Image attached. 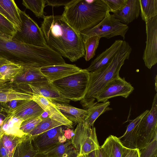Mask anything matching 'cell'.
Returning <instances> with one entry per match:
<instances>
[{"mask_svg": "<svg viewBox=\"0 0 157 157\" xmlns=\"http://www.w3.org/2000/svg\"><path fill=\"white\" fill-rule=\"evenodd\" d=\"M74 131L70 128L64 130L63 135L67 140H71L74 135Z\"/></svg>", "mask_w": 157, "mask_h": 157, "instance_id": "obj_41", "label": "cell"}, {"mask_svg": "<svg viewBox=\"0 0 157 157\" xmlns=\"http://www.w3.org/2000/svg\"><path fill=\"white\" fill-rule=\"evenodd\" d=\"M140 16L145 23L157 16V0H139Z\"/></svg>", "mask_w": 157, "mask_h": 157, "instance_id": "obj_29", "label": "cell"}, {"mask_svg": "<svg viewBox=\"0 0 157 157\" xmlns=\"http://www.w3.org/2000/svg\"><path fill=\"white\" fill-rule=\"evenodd\" d=\"M62 125H63L61 123L48 116L43 118L28 136L31 138L51 129Z\"/></svg>", "mask_w": 157, "mask_h": 157, "instance_id": "obj_31", "label": "cell"}, {"mask_svg": "<svg viewBox=\"0 0 157 157\" xmlns=\"http://www.w3.org/2000/svg\"><path fill=\"white\" fill-rule=\"evenodd\" d=\"M26 136L20 137L4 134H0V138L2 144L9 157H12L17 144Z\"/></svg>", "mask_w": 157, "mask_h": 157, "instance_id": "obj_32", "label": "cell"}, {"mask_svg": "<svg viewBox=\"0 0 157 157\" xmlns=\"http://www.w3.org/2000/svg\"><path fill=\"white\" fill-rule=\"evenodd\" d=\"M129 27L116 18L113 14L109 13L104 19L97 25L81 32L83 40L92 36L109 39L120 36L123 39L128 30Z\"/></svg>", "mask_w": 157, "mask_h": 157, "instance_id": "obj_6", "label": "cell"}, {"mask_svg": "<svg viewBox=\"0 0 157 157\" xmlns=\"http://www.w3.org/2000/svg\"><path fill=\"white\" fill-rule=\"evenodd\" d=\"M0 157H9L0 138Z\"/></svg>", "mask_w": 157, "mask_h": 157, "instance_id": "obj_43", "label": "cell"}, {"mask_svg": "<svg viewBox=\"0 0 157 157\" xmlns=\"http://www.w3.org/2000/svg\"><path fill=\"white\" fill-rule=\"evenodd\" d=\"M32 97L30 94L8 87L0 90V103H5L14 100H26L32 99Z\"/></svg>", "mask_w": 157, "mask_h": 157, "instance_id": "obj_28", "label": "cell"}, {"mask_svg": "<svg viewBox=\"0 0 157 157\" xmlns=\"http://www.w3.org/2000/svg\"><path fill=\"white\" fill-rule=\"evenodd\" d=\"M17 30L14 24L0 13V32L12 38Z\"/></svg>", "mask_w": 157, "mask_h": 157, "instance_id": "obj_35", "label": "cell"}, {"mask_svg": "<svg viewBox=\"0 0 157 157\" xmlns=\"http://www.w3.org/2000/svg\"><path fill=\"white\" fill-rule=\"evenodd\" d=\"M21 68V65L10 63L0 66V80L11 81L17 76Z\"/></svg>", "mask_w": 157, "mask_h": 157, "instance_id": "obj_30", "label": "cell"}, {"mask_svg": "<svg viewBox=\"0 0 157 157\" xmlns=\"http://www.w3.org/2000/svg\"><path fill=\"white\" fill-rule=\"evenodd\" d=\"M10 63H12L6 60H5L2 58H0V66L2 65L3 64H5Z\"/></svg>", "mask_w": 157, "mask_h": 157, "instance_id": "obj_47", "label": "cell"}, {"mask_svg": "<svg viewBox=\"0 0 157 157\" xmlns=\"http://www.w3.org/2000/svg\"><path fill=\"white\" fill-rule=\"evenodd\" d=\"M132 50L128 43L123 41L121 48L110 63L94 72L89 73L88 87L82 100H95L97 95L108 83L119 76L121 68L125 60L129 59Z\"/></svg>", "mask_w": 157, "mask_h": 157, "instance_id": "obj_4", "label": "cell"}, {"mask_svg": "<svg viewBox=\"0 0 157 157\" xmlns=\"http://www.w3.org/2000/svg\"><path fill=\"white\" fill-rule=\"evenodd\" d=\"M5 111L4 110L3 111L0 112V127L1 126L3 121L7 116V114H5L3 113Z\"/></svg>", "mask_w": 157, "mask_h": 157, "instance_id": "obj_45", "label": "cell"}, {"mask_svg": "<svg viewBox=\"0 0 157 157\" xmlns=\"http://www.w3.org/2000/svg\"><path fill=\"white\" fill-rule=\"evenodd\" d=\"M38 154L31 138L27 135L17 144L12 157H36Z\"/></svg>", "mask_w": 157, "mask_h": 157, "instance_id": "obj_27", "label": "cell"}, {"mask_svg": "<svg viewBox=\"0 0 157 157\" xmlns=\"http://www.w3.org/2000/svg\"><path fill=\"white\" fill-rule=\"evenodd\" d=\"M40 68L27 64H21L20 72L11 83L24 85L29 88L28 86L29 84L49 81L41 72Z\"/></svg>", "mask_w": 157, "mask_h": 157, "instance_id": "obj_14", "label": "cell"}, {"mask_svg": "<svg viewBox=\"0 0 157 157\" xmlns=\"http://www.w3.org/2000/svg\"><path fill=\"white\" fill-rule=\"evenodd\" d=\"M21 26L12 39L27 44L39 47L48 45L42 32L36 22L21 10Z\"/></svg>", "mask_w": 157, "mask_h": 157, "instance_id": "obj_7", "label": "cell"}, {"mask_svg": "<svg viewBox=\"0 0 157 157\" xmlns=\"http://www.w3.org/2000/svg\"><path fill=\"white\" fill-rule=\"evenodd\" d=\"M157 141L156 136L148 145L139 150L140 157H153L157 155Z\"/></svg>", "mask_w": 157, "mask_h": 157, "instance_id": "obj_37", "label": "cell"}, {"mask_svg": "<svg viewBox=\"0 0 157 157\" xmlns=\"http://www.w3.org/2000/svg\"><path fill=\"white\" fill-rule=\"evenodd\" d=\"M71 0H46L47 5L54 7H59L62 6H65Z\"/></svg>", "mask_w": 157, "mask_h": 157, "instance_id": "obj_40", "label": "cell"}, {"mask_svg": "<svg viewBox=\"0 0 157 157\" xmlns=\"http://www.w3.org/2000/svg\"><path fill=\"white\" fill-rule=\"evenodd\" d=\"M81 70L75 65L66 63L40 68L41 72L51 82L77 73Z\"/></svg>", "mask_w": 157, "mask_h": 157, "instance_id": "obj_16", "label": "cell"}, {"mask_svg": "<svg viewBox=\"0 0 157 157\" xmlns=\"http://www.w3.org/2000/svg\"><path fill=\"white\" fill-rule=\"evenodd\" d=\"M4 110L3 108L2 107L0 106V112L3 111Z\"/></svg>", "mask_w": 157, "mask_h": 157, "instance_id": "obj_50", "label": "cell"}, {"mask_svg": "<svg viewBox=\"0 0 157 157\" xmlns=\"http://www.w3.org/2000/svg\"><path fill=\"white\" fill-rule=\"evenodd\" d=\"M11 83V81L0 80V90L7 87L8 84Z\"/></svg>", "mask_w": 157, "mask_h": 157, "instance_id": "obj_44", "label": "cell"}, {"mask_svg": "<svg viewBox=\"0 0 157 157\" xmlns=\"http://www.w3.org/2000/svg\"><path fill=\"white\" fill-rule=\"evenodd\" d=\"M32 99L46 112L51 118L59 122L69 128H72L73 122L64 117L51 101L40 95L33 94Z\"/></svg>", "mask_w": 157, "mask_h": 157, "instance_id": "obj_17", "label": "cell"}, {"mask_svg": "<svg viewBox=\"0 0 157 157\" xmlns=\"http://www.w3.org/2000/svg\"><path fill=\"white\" fill-rule=\"evenodd\" d=\"M71 139L72 145L78 155H86L98 149L100 146L95 128L89 127L83 122L78 124Z\"/></svg>", "mask_w": 157, "mask_h": 157, "instance_id": "obj_8", "label": "cell"}, {"mask_svg": "<svg viewBox=\"0 0 157 157\" xmlns=\"http://www.w3.org/2000/svg\"><path fill=\"white\" fill-rule=\"evenodd\" d=\"M149 110H147L133 120L130 121L124 134L118 137L123 145L130 149H136L139 125L143 117Z\"/></svg>", "mask_w": 157, "mask_h": 157, "instance_id": "obj_19", "label": "cell"}, {"mask_svg": "<svg viewBox=\"0 0 157 157\" xmlns=\"http://www.w3.org/2000/svg\"><path fill=\"white\" fill-rule=\"evenodd\" d=\"M36 157H47V156L44 154L38 153Z\"/></svg>", "mask_w": 157, "mask_h": 157, "instance_id": "obj_48", "label": "cell"}, {"mask_svg": "<svg viewBox=\"0 0 157 157\" xmlns=\"http://www.w3.org/2000/svg\"><path fill=\"white\" fill-rule=\"evenodd\" d=\"M124 147L118 137L111 135L100 147L108 157H121Z\"/></svg>", "mask_w": 157, "mask_h": 157, "instance_id": "obj_26", "label": "cell"}, {"mask_svg": "<svg viewBox=\"0 0 157 157\" xmlns=\"http://www.w3.org/2000/svg\"><path fill=\"white\" fill-rule=\"evenodd\" d=\"M41 153L47 157H76L78 155L71 140Z\"/></svg>", "mask_w": 157, "mask_h": 157, "instance_id": "obj_25", "label": "cell"}, {"mask_svg": "<svg viewBox=\"0 0 157 157\" xmlns=\"http://www.w3.org/2000/svg\"><path fill=\"white\" fill-rule=\"evenodd\" d=\"M21 10L13 0H0V13L20 29L21 26Z\"/></svg>", "mask_w": 157, "mask_h": 157, "instance_id": "obj_21", "label": "cell"}, {"mask_svg": "<svg viewBox=\"0 0 157 157\" xmlns=\"http://www.w3.org/2000/svg\"><path fill=\"white\" fill-rule=\"evenodd\" d=\"M156 82H157V77L156 75V76L155 78V90L156 91H157V86H156Z\"/></svg>", "mask_w": 157, "mask_h": 157, "instance_id": "obj_49", "label": "cell"}, {"mask_svg": "<svg viewBox=\"0 0 157 157\" xmlns=\"http://www.w3.org/2000/svg\"><path fill=\"white\" fill-rule=\"evenodd\" d=\"M157 94L151 109L143 117L139 125L136 142V148L145 147L157 136Z\"/></svg>", "mask_w": 157, "mask_h": 157, "instance_id": "obj_9", "label": "cell"}, {"mask_svg": "<svg viewBox=\"0 0 157 157\" xmlns=\"http://www.w3.org/2000/svg\"><path fill=\"white\" fill-rule=\"evenodd\" d=\"M109 8V12L113 13L121 10L125 6L128 0H103Z\"/></svg>", "mask_w": 157, "mask_h": 157, "instance_id": "obj_38", "label": "cell"}, {"mask_svg": "<svg viewBox=\"0 0 157 157\" xmlns=\"http://www.w3.org/2000/svg\"><path fill=\"white\" fill-rule=\"evenodd\" d=\"M123 41L116 40L112 45L105 51L97 56L90 66L85 69L89 73L94 72L110 63L121 48Z\"/></svg>", "mask_w": 157, "mask_h": 157, "instance_id": "obj_18", "label": "cell"}, {"mask_svg": "<svg viewBox=\"0 0 157 157\" xmlns=\"http://www.w3.org/2000/svg\"><path fill=\"white\" fill-rule=\"evenodd\" d=\"M146 23V45L143 59L149 69L157 63V16Z\"/></svg>", "mask_w": 157, "mask_h": 157, "instance_id": "obj_10", "label": "cell"}, {"mask_svg": "<svg viewBox=\"0 0 157 157\" xmlns=\"http://www.w3.org/2000/svg\"><path fill=\"white\" fill-rule=\"evenodd\" d=\"M22 4L32 11L36 17L44 18L45 16L44 10L45 6L46 0H23Z\"/></svg>", "mask_w": 157, "mask_h": 157, "instance_id": "obj_33", "label": "cell"}, {"mask_svg": "<svg viewBox=\"0 0 157 157\" xmlns=\"http://www.w3.org/2000/svg\"><path fill=\"white\" fill-rule=\"evenodd\" d=\"M153 157H157V155Z\"/></svg>", "mask_w": 157, "mask_h": 157, "instance_id": "obj_52", "label": "cell"}, {"mask_svg": "<svg viewBox=\"0 0 157 157\" xmlns=\"http://www.w3.org/2000/svg\"><path fill=\"white\" fill-rule=\"evenodd\" d=\"M90 73L86 69L51 82L64 97L70 101L82 100L87 91Z\"/></svg>", "mask_w": 157, "mask_h": 157, "instance_id": "obj_5", "label": "cell"}, {"mask_svg": "<svg viewBox=\"0 0 157 157\" xmlns=\"http://www.w3.org/2000/svg\"><path fill=\"white\" fill-rule=\"evenodd\" d=\"M110 105V102L108 101L101 103L94 102L91 104L86 109L88 114L83 122L84 124L88 127H92L100 115L106 111L112 110V108L109 107Z\"/></svg>", "mask_w": 157, "mask_h": 157, "instance_id": "obj_24", "label": "cell"}, {"mask_svg": "<svg viewBox=\"0 0 157 157\" xmlns=\"http://www.w3.org/2000/svg\"><path fill=\"white\" fill-rule=\"evenodd\" d=\"M134 90V87L124 78L120 76L108 83L96 95L98 102L106 101L111 98L120 96L127 98Z\"/></svg>", "mask_w": 157, "mask_h": 157, "instance_id": "obj_11", "label": "cell"}, {"mask_svg": "<svg viewBox=\"0 0 157 157\" xmlns=\"http://www.w3.org/2000/svg\"><path fill=\"white\" fill-rule=\"evenodd\" d=\"M121 157H140V151L137 148L130 149L124 147Z\"/></svg>", "mask_w": 157, "mask_h": 157, "instance_id": "obj_39", "label": "cell"}, {"mask_svg": "<svg viewBox=\"0 0 157 157\" xmlns=\"http://www.w3.org/2000/svg\"><path fill=\"white\" fill-rule=\"evenodd\" d=\"M43 118L42 115L23 121L20 129L24 133L28 135L40 123Z\"/></svg>", "mask_w": 157, "mask_h": 157, "instance_id": "obj_36", "label": "cell"}, {"mask_svg": "<svg viewBox=\"0 0 157 157\" xmlns=\"http://www.w3.org/2000/svg\"><path fill=\"white\" fill-rule=\"evenodd\" d=\"M76 157H81V156L80 155H78Z\"/></svg>", "mask_w": 157, "mask_h": 157, "instance_id": "obj_51", "label": "cell"}, {"mask_svg": "<svg viewBox=\"0 0 157 157\" xmlns=\"http://www.w3.org/2000/svg\"><path fill=\"white\" fill-rule=\"evenodd\" d=\"M63 116L69 120L78 124L82 122L87 115V110L64 103L53 102Z\"/></svg>", "mask_w": 157, "mask_h": 157, "instance_id": "obj_23", "label": "cell"}, {"mask_svg": "<svg viewBox=\"0 0 157 157\" xmlns=\"http://www.w3.org/2000/svg\"><path fill=\"white\" fill-rule=\"evenodd\" d=\"M43 109L32 99L23 100L8 113L23 121L41 115Z\"/></svg>", "mask_w": 157, "mask_h": 157, "instance_id": "obj_15", "label": "cell"}, {"mask_svg": "<svg viewBox=\"0 0 157 157\" xmlns=\"http://www.w3.org/2000/svg\"><path fill=\"white\" fill-rule=\"evenodd\" d=\"M0 58L19 64L40 68L61 64L62 56L48 45L39 47L16 40L0 32Z\"/></svg>", "mask_w": 157, "mask_h": 157, "instance_id": "obj_2", "label": "cell"}, {"mask_svg": "<svg viewBox=\"0 0 157 157\" xmlns=\"http://www.w3.org/2000/svg\"><path fill=\"white\" fill-rule=\"evenodd\" d=\"M100 38L98 36H94L83 40L85 52L84 58L86 61H89L95 55Z\"/></svg>", "mask_w": 157, "mask_h": 157, "instance_id": "obj_34", "label": "cell"}, {"mask_svg": "<svg viewBox=\"0 0 157 157\" xmlns=\"http://www.w3.org/2000/svg\"><path fill=\"white\" fill-rule=\"evenodd\" d=\"M32 95H41L52 102L68 104L70 100L63 96L49 81L28 85Z\"/></svg>", "mask_w": 157, "mask_h": 157, "instance_id": "obj_13", "label": "cell"}, {"mask_svg": "<svg viewBox=\"0 0 157 157\" xmlns=\"http://www.w3.org/2000/svg\"><path fill=\"white\" fill-rule=\"evenodd\" d=\"M59 142L60 143H63L67 141V140L64 135L61 136L59 138Z\"/></svg>", "mask_w": 157, "mask_h": 157, "instance_id": "obj_46", "label": "cell"}, {"mask_svg": "<svg viewBox=\"0 0 157 157\" xmlns=\"http://www.w3.org/2000/svg\"><path fill=\"white\" fill-rule=\"evenodd\" d=\"M63 126L56 127L31 138L33 145L38 153H43L61 144L59 138L63 135Z\"/></svg>", "mask_w": 157, "mask_h": 157, "instance_id": "obj_12", "label": "cell"}, {"mask_svg": "<svg viewBox=\"0 0 157 157\" xmlns=\"http://www.w3.org/2000/svg\"><path fill=\"white\" fill-rule=\"evenodd\" d=\"M23 121L21 119L8 113L2 124L0 127V134H4L20 137L27 136L20 129Z\"/></svg>", "mask_w": 157, "mask_h": 157, "instance_id": "obj_22", "label": "cell"}, {"mask_svg": "<svg viewBox=\"0 0 157 157\" xmlns=\"http://www.w3.org/2000/svg\"><path fill=\"white\" fill-rule=\"evenodd\" d=\"M109 12L103 0H72L65 6L62 15L80 33L97 25Z\"/></svg>", "mask_w": 157, "mask_h": 157, "instance_id": "obj_3", "label": "cell"}, {"mask_svg": "<svg viewBox=\"0 0 157 157\" xmlns=\"http://www.w3.org/2000/svg\"><path fill=\"white\" fill-rule=\"evenodd\" d=\"M40 28L47 45L62 56L74 62L85 56L81 35L62 15L45 16Z\"/></svg>", "mask_w": 157, "mask_h": 157, "instance_id": "obj_1", "label": "cell"}, {"mask_svg": "<svg viewBox=\"0 0 157 157\" xmlns=\"http://www.w3.org/2000/svg\"><path fill=\"white\" fill-rule=\"evenodd\" d=\"M94 157H108L106 154L100 147L94 151Z\"/></svg>", "mask_w": 157, "mask_h": 157, "instance_id": "obj_42", "label": "cell"}, {"mask_svg": "<svg viewBox=\"0 0 157 157\" xmlns=\"http://www.w3.org/2000/svg\"><path fill=\"white\" fill-rule=\"evenodd\" d=\"M140 11L139 0H128L121 10L113 15L121 22L128 25L138 17Z\"/></svg>", "mask_w": 157, "mask_h": 157, "instance_id": "obj_20", "label": "cell"}]
</instances>
